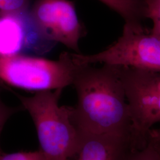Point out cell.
I'll return each instance as SVG.
<instances>
[{
  "instance_id": "6da1fadb",
  "label": "cell",
  "mask_w": 160,
  "mask_h": 160,
  "mask_svg": "<svg viewBox=\"0 0 160 160\" xmlns=\"http://www.w3.org/2000/svg\"><path fill=\"white\" fill-rule=\"evenodd\" d=\"M72 85L78 100L72 120L78 131L139 138L133 129L120 66L81 65Z\"/></svg>"
},
{
  "instance_id": "7a4b0ae2",
  "label": "cell",
  "mask_w": 160,
  "mask_h": 160,
  "mask_svg": "<svg viewBox=\"0 0 160 160\" xmlns=\"http://www.w3.org/2000/svg\"><path fill=\"white\" fill-rule=\"evenodd\" d=\"M62 90L36 92L31 97L17 95L33 120L40 150L51 160L73 158L79 143V132L72 120V108L59 105Z\"/></svg>"
},
{
  "instance_id": "3957f363",
  "label": "cell",
  "mask_w": 160,
  "mask_h": 160,
  "mask_svg": "<svg viewBox=\"0 0 160 160\" xmlns=\"http://www.w3.org/2000/svg\"><path fill=\"white\" fill-rule=\"evenodd\" d=\"M80 65L68 52L62 53L57 61L26 55L0 57V80L29 91L63 89L72 84Z\"/></svg>"
},
{
  "instance_id": "277c9868",
  "label": "cell",
  "mask_w": 160,
  "mask_h": 160,
  "mask_svg": "<svg viewBox=\"0 0 160 160\" xmlns=\"http://www.w3.org/2000/svg\"><path fill=\"white\" fill-rule=\"evenodd\" d=\"M73 55L78 65L102 63L160 71V38L142 23H125L120 37L105 50L93 55Z\"/></svg>"
},
{
  "instance_id": "5b68a950",
  "label": "cell",
  "mask_w": 160,
  "mask_h": 160,
  "mask_svg": "<svg viewBox=\"0 0 160 160\" xmlns=\"http://www.w3.org/2000/svg\"><path fill=\"white\" fill-rule=\"evenodd\" d=\"M133 131L142 138L160 122V71L120 66Z\"/></svg>"
},
{
  "instance_id": "8992f818",
  "label": "cell",
  "mask_w": 160,
  "mask_h": 160,
  "mask_svg": "<svg viewBox=\"0 0 160 160\" xmlns=\"http://www.w3.org/2000/svg\"><path fill=\"white\" fill-rule=\"evenodd\" d=\"M30 14L42 34L50 42L61 43L77 52L84 27L70 0H36Z\"/></svg>"
},
{
  "instance_id": "52a82bcc",
  "label": "cell",
  "mask_w": 160,
  "mask_h": 160,
  "mask_svg": "<svg viewBox=\"0 0 160 160\" xmlns=\"http://www.w3.org/2000/svg\"><path fill=\"white\" fill-rule=\"evenodd\" d=\"M29 10L0 14V57L43 54L55 44L40 33Z\"/></svg>"
},
{
  "instance_id": "ba28073f",
  "label": "cell",
  "mask_w": 160,
  "mask_h": 160,
  "mask_svg": "<svg viewBox=\"0 0 160 160\" xmlns=\"http://www.w3.org/2000/svg\"><path fill=\"white\" fill-rule=\"evenodd\" d=\"M78 132L76 160H123L132 147L143 142L136 138Z\"/></svg>"
},
{
  "instance_id": "9c48e42d",
  "label": "cell",
  "mask_w": 160,
  "mask_h": 160,
  "mask_svg": "<svg viewBox=\"0 0 160 160\" xmlns=\"http://www.w3.org/2000/svg\"><path fill=\"white\" fill-rule=\"evenodd\" d=\"M122 17L125 23H141L145 17V0H99Z\"/></svg>"
},
{
  "instance_id": "30bf717a",
  "label": "cell",
  "mask_w": 160,
  "mask_h": 160,
  "mask_svg": "<svg viewBox=\"0 0 160 160\" xmlns=\"http://www.w3.org/2000/svg\"><path fill=\"white\" fill-rule=\"evenodd\" d=\"M123 160H160V142L149 136L146 142L132 147Z\"/></svg>"
},
{
  "instance_id": "8fae6325",
  "label": "cell",
  "mask_w": 160,
  "mask_h": 160,
  "mask_svg": "<svg viewBox=\"0 0 160 160\" xmlns=\"http://www.w3.org/2000/svg\"><path fill=\"white\" fill-rule=\"evenodd\" d=\"M145 17L152 20L151 31L160 38V0H145Z\"/></svg>"
},
{
  "instance_id": "7c38bea8",
  "label": "cell",
  "mask_w": 160,
  "mask_h": 160,
  "mask_svg": "<svg viewBox=\"0 0 160 160\" xmlns=\"http://www.w3.org/2000/svg\"><path fill=\"white\" fill-rule=\"evenodd\" d=\"M0 160H51L42 151L18 152L11 154L1 153Z\"/></svg>"
},
{
  "instance_id": "4fadbf2b",
  "label": "cell",
  "mask_w": 160,
  "mask_h": 160,
  "mask_svg": "<svg viewBox=\"0 0 160 160\" xmlns=\"http://www.w3.org/2000/svg\"><path fill=\"white\" fill-rule=\"evenodd\" d=\"M31 0H0V14L29 10Z\"/></svg>"
},
{
  "instance_id": "5bb4252c",
  "label": "cell",
  "mask_w": 160,
  "mask_h": 160,
  "mask_svg": "<svg viewBox=\"0 0 160 160\" xmlns=\"http://www.w3.org/2000/svg\"><path fill=\"white\" fill-rule=\"evenodd\" d=\"M18 110L19 109L18 108H12L7 106L2 102L0 96V138L6 122L13 114L18 112ZM1 153L2 152L0 151V155L1 154Z\"/></svg>"
},
{
  "instance_id": "9a60e30c",
  "label": "cell",
  "mask_w": 160,
  "mask_h": 160,
  "mask_svg": "<svg viewBox=\"0 0 160 160\" xmlns=\"http://www.w3.org/2000/svg\"><path fill=\"white\" fill-rule=\"evenodd\" d=\"M148 135L155 140L160 142V128H152L149 132Z\"/></svg>"
}]
</instances>
